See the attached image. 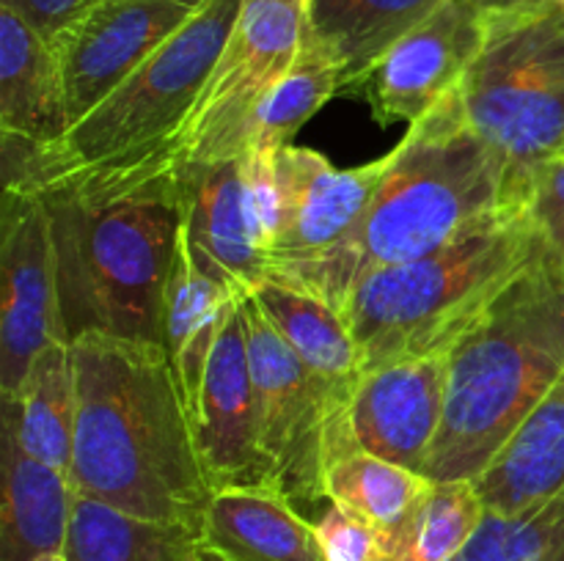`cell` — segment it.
<instances>
[{
	"mask_svg": "<svg viewBox=\"0 0 564 561\" xmlns=\"http://www.w3.org/2000/svg\"><path fill=\"white\" fill-rule=\"evenodd\" d=\"M564 377V273L549 251L446 352L444 421L424 476L474 482Z\"/></svg>",
	"mask_w": 564,
	"mask_h": 561,
	"instance_id": "5",
	"label": "cell"
},
{
	"mask_svg": "<svg viewBox=\"0 0 564 561\" xmlns=\"http://www.w3.org/2000/svg\"><path fill=\"white\" fill-rule=\"evenodd\" d=\"M444 402L446 352L364 372L347 413L352 449L424 476L444 421Z\"/></svg>",
	"mask_w": 564,
	"mask_h": 561,
	"instance_id": "16",
	"label": "cell"
},
{
	"mask_svg": "<svg viewBox=\"0 0 564 561\" xmlns=\"http://www.w3.org/2000/svg\"><path fill=\"white\" fill-rule=\"evenodd\" d=\"M562 154H564V152H562Z\"/></svg>",
	"mask_w": 564,
	"mask_h": 561,
	"instance_id": "38",
	"label": "cell"
},
{
	"mask_svg": "<svg viewBox=\"0 0 564 561\" xmlns=\"http://www.w3.org/2000/svg\"><path fill=\"white\" fill-rule=\"evenodd\" d=\"M182 229L196 262L235 295L268 278V242L248 198L242 160L174 165Z\"/></svg>",
	"mask_w": 564,
	"mask_h": 561,
	"instance_id": "15",
	"label": "cell"
},
{
	"mask_svg": "<svg viewBox=\"0 0 564 561\" xmlns=\"http://www.w3.org/2000/svg\"><path fill=\"white\" fill-rule=\"evenodd\" d=\"M207 0H108L53 44L69 121H80L149 55L163 47Z\"/></svg>",
	"mask_w": 564,
	"mask_h": 561,
	"instance_id": "13",
	"label": "cell"
},
{
	"mask_svg": "<svg viewBox=\"0 0 564 561\" xmlns=\"http://www.w3.org/2000/svg\"><path fill=\"white\" fill-rule=\"evenodd\" d=\"M235 292L207 273L180 231L163 300V346L174 363L187 416L202 391L209 355L237 302Z\"/></svg>",
	"mask_w": 564,
	"mask_h": 561,
	"instance_id": "21",
	"label": "cell"
},
{
	"mask_svg": "<svg viewBox=\"0 0 564 561\" xmlns=\"http://www.w3.org/2000/svg\"><path fill=\"white\" fill-rule=\"evenodd\" d=\"M430 479L367 451H345L325 471V498L375 528L389 531L430 487Z\"/></svg>",
	"mask_w": 564,
	"mask_h": 561,
	"instance_id": "27",
	"label": "cell"
},
{
	"mask_svg": "<svg viewBox=\"0 0 564 561\" xmlns=\"http://www.w3.org/2000/svg\"><path fill=\"white\" fill-rule=\"evenodd\" d=\"M306 42L308 0H242L224 53L176 138L174 165L242 157L259 105Z\"/></svg>",
	"mask_w": 564,
	"mask_h": 561,
	"instance_id": "9",
	"label": "cell"
},
{
	"mask_svg": "<svg viewBox=\"0 0 564 561\" xmlns=\"http://www.w3.org/2000/svg\"><path fill=\"white\" fill-rule=\"evenodd\" d=\"M452 561H564V498L518 515L485 512Z\"/></svg>",
	"mask_w": 564,
	"mask_h": 561,
	"instance_id": "29",
	"label": "cell"
},
{
	"mask_svg": "<svg viewBox=\"0 0 564 561\" xmlns=\"http://www.w3.org/2000/svg\"><path fill=\"white\" fill-rule=\"evenodd\" d=\"M53 226L66 339L105 333L163 344V300L182 231L174 170L39 196Z\"/></svg>",
	"mask_w": 564,
	"mask_h": 561,
	"instance_id": "4",
	"label": "cell"
},
{
	"mask_svg": "<svg viewBox=\"0 0 564 561\" xmlns=\"http://www.w3.org/2000/svg\"><path fill=\"white\" fill-rule=\"evenodd\" d=\"M317 537L328 561H372L378 548V531L361 517L347 512L345 506H325L323 517L317 522Z\"/></svg>",
	"mask_w": 564,
	"mask_h": 561,
	"instance_id": "31",
	"label": "cell"
},
{
	"mask_svg": "<svg viewBox=\"0 0 564 561\" xmlns=\"http://www.w3.org/2000/svg\"><path fill=\"white\" fill-rule=\"evenodd\" d=\"M251 295L308 372L323 380L341 405L350 407L364 369L356 339L341 314L312 292L270 278H264Z\"/></svg>",
	"mask_w": 564,
	"mask_h": 561,
	"instance_id": "24",
	"label": "cell"
},
{
	"mask_svg": "<svg viewBox=\"0 0 564 561\" xmlns=\"http://www.w3.org/2000/svg\"><path fill=\"white\" fill-rule=\"evenodd\" d=\"M237 306L251 358L270 487L297 509L328 501L325 471L336 457L352 451L347 427L350 407L308 372L251 292L237 297Z\"/></svg>",
	"mask_w": 564,
	"mask_h": 561,
	"instance_id": "8",
	"label": "cell"
},
{
	"mask_svg": "<svg viewBox=\"0 0 564 561\" xmlns=\"http://www.w3.org/2000/svg\"><path fill=\"white\" fill-rule=\"evenodd\" d=\"M444 0H308V42L339 66V97Z\"/></svg>",
	"mask_w": 564,
	"mask_h": 561,
	"instance_id": "22",
	"label": "cell"
},
{
	"mask_svg": "<svg viewBox=\"0 0 564 561\" xmlns=\"http://www.w3.org/2000/svg\"><path fill=\"white\" fill-rule=\"evenodd\" d=\"M545 251L529 207H516L430 256L364 273L339 308L361 369L449 352Z\"/></svg>",
	"mask_w": 564,
	"mask_h": 561,
	"instance_id": "6",
	"label": "cell"
},
{
	"mask_svg": "<svg viewBox=\"0 0 564 561\" xmlns=\"http://www.w3.org/2000/svg\"><path fill=\"white\" fill-rule=\"evenodd\" d=\"M77 383L72 341H55L36 355L14 394L3 396V432L25 454L69 476L75 451Z\"/></svg>",
	"mask_w": 564,
	"mask_h": 561,
	"instance_id": "23",
	"label": "cell"
},
{
	"mask_svg": "<svg viewBox=\"0 0 564 561\" xmlns=\"http://www.w3.org/2000/svg\"><path fill=\"white\" fill-rule=\"evenodd\" d=\"M330 97H339V66L306 42L292 69L259 105L246 152H275L286 146Z\"/></svg>",
	"mask_w": 564,
	"mask_h": 561,
	"instance_id": "28",
	"label": "cell"
},
{
	"mask_svg": "<svg viewBox=\"0 0 564 561\" xmlns=\"http://www.w3.org/2000/svg\"><path fill=\"white\" fill-rule=\"evenodd\" d=\"M529 215L564 273V154L540 165L532 176Z\"/></svg>",
	"mask_w": 564,
	"mask_h": 561,
	"instance_id": "30",
	"label": "cell"
},
{
	"mask_svg": "<svg viewBox=\"0 0 564 561\" xmlns=\"http://www.w3.org/2000/svg\"><path fill=\"white\" fill-rule=\"evenodd\" d=\"M94 3L97 0H0V6L17 11L50 44L69 33L94 9Z\"/></svg>",
	"mask_w": 564,
	"mask_h": 561,
	"instance_id": "32",
	"label": "cell"
},
{
	"mask_svg": "<svg viewBox=\"0 0 564 561\" xmlns=\"http://www.w3.org/2000/svg\"><path fill=\"white\" fill-rule=\"evenodd\" d=\"M485 512L474 482H433L397 526L378 534L372 561H452Z\"/></svg>",
	"mask_w": 564,
	"mask_h": 561,
	"instance_id": "26",
	"label": "cell"
},
{
	"mask_svg": "<svg viewBox=\"0 0 564 561\" xmlns=\"http://www.w3.org/2000/svg\"><path fill=\"white\" fill-rule=\"evenodd\" d=\"M77 383L69 482L77 495L202 534L213 487L169 350L152 341L72 339Z\"/></svg>",
	"mask_w": 564,
	"mask_h": 561,
	"instance_id": "1",
	"label": "cell"
},
{
	"mask_svg": "<svg viewBox=\"0 0 564 561\" xmlns=\"http://www.w3.org/2000/svg\"><path fill=\"white\" fill-rule=\"evenodd\" d=\"M474 487L496 515L564 498V377L474 479Z\"/></svg>",
	"mask_w": 564,
	"mask_h": 561,
	"instance_id": "19",
	"label": "cell"
},
{
	"mask_svg": "<svg viewBox=\"0 0 564 561\" xmlns=\"http://www.w3.org/2000/svg\"><path fill=\"white\" fill-rule=\"evenodd\" d=\"M191 427L213 493L229 487H270L259 438L257 388L237 302L209 355L202 391L191 410Z\"/></svg>",
	"mask_w": 564,
	"mask_h": 561,
	"instance_id": "14",
	"label": "cell"
},
{
	"mask_svg": "<svg viewBox=\"0 0 564 561\" xmlns=\"http://www.w3.org/2000/svg\"><path fill=\"white\" fill-rule=\"evenodd\" d=\"M66 341L53 226L33 193L3 190L0 234V394L20 388L42 350Z\"/></svg>",
	"mask_w": 564,
	"mask_h": 561,
	"instance_id": "11",
	"label": "cell"
},
{
	"mask_svg": "<svg viewBox=\"0 0 564 561\" xmlns=\"http://www.w3.org/2000/svg\"><path fill=\"white\" fill-rule=\"evenodd\" d=\"M99 3H108V0H97V3H94V6H99Z\"/></svg>",
	"mask_w": 564,
	"mask_h": 561,
	"instance_id": "37",
	"label": "cell"
},
{
	"mask_svg": "<svg viewBox=\"0 0 564 561\" xmlns=\"http://www.w3.org/2000/svg\"><path fill=\"white\" fill-rule=\"evenodd\" d=\"M69 127L58 53L17 11L0 6V132L50 146Z\"/></svg>",
	"mask_w": 564,
	"mask_h": 561,
	"instance_id": "17",
	"label": "cell"
},
{
	"mask_svg": "<svg viewBox=\"0 0 564 561\" xmlns=\"http://www.w3.org/2000/svg\"><path fill=\"white\" fill-rule=\"evenodd\" d=\"M75 487L64 471L33 460L3 432L0 561H39L64 553Z\"/></svg>",
	"mask_w": 564,
	"mask_h": 561,
	"instance_id": "20",
	"label": "cell"
},
{
	"mask_svg": "<svg viewBox=\"0 0 564 561\" xmlns=\"http://www.w3.org/2000/svg\"><path fill=\"white\" fill-rule=\"evenodd\" d=\"M474 3L482 9L485 16H499V14H510V11L529 9V6L543 3V0H474Z\"/></svg>",
	"mask_w": 564,
	"mask_h": 561,
	"instance_id": "33",
	"label": "cell"
},
{
	"mask_svg": "<svg viewBox=\"0 0 564 561\" xmlns=\"http://www.w3.org/2000/svg\"><path fill=\"white\" fill-rule=\"evenodd\" d=\"M551 3H556V6H562V9H564V0H551Z\"/></svg>",
	"mask_w": 564,
	"mask_h": 561,
	"instance_id": "36",
	"label": "cell"
},
{
	"mask_svg": "<svg viewBox=\"0 0 564 561\" xmlns=\"http://www.w3.org/2000/svg\"><path fill=\"white\" fill-rule=\"evenodd\" d=\"M488 16L474 0H444L400 38L347 97H364L380 127L413 124L455 91L482 50Z\"/></svg>",
	"mask_w": 564,
	"mask_h": 561,
	"instance_id": "12",
	"label": "cell"
},
{
	"mask_svg": "<svg viewBox=\"0 0 564 561\" xmlns=\"http://www.w3.org/2000/svg\"><path fill=\"white\" fill-rule=\"evenodd\" d=\"M516 207L529 204L512 193L505 160L471 127L457 86L386 154L383 176L352 240L301 289L339 311L369 270L430 256Z\"/></svg>",
	"mask_w": 564,
	"mask_h": 561,
	"instance_id": "2",
	"label": "cell"
},
{
	"mask_svg": "<svg viewBox=\"0 0 564 561\" xmlns=\"http://www.w3.org/2000/svg\"><path fill=\"white\" fill-rule=\"evenodd\" d=\"M279 182V226L268 253V278L301 289L334 262L367 215L386 157L358 168H336L314 148L273 152Z\"/></svg>",
	"mask_w": 564,
	"mask_h": 561,
	"instance_id": "10",
	"label": "cell"
},
{
	"mask_svg": "<svg viewBox=\"0 0 564 561\" xmlns=\"http://www.w3.org/2000/svg\"><path fill=\"white\" fill-rule=\"evenodd\" d=\"M39 561H66V556L64 553H53V556H44V559H39Z\"/></svg>",
	"mask_w": 564,
	"mask_h": 561,
	"instance_id": "35",
	"label": "cell"
},
{
	"mask_svg": "<svg viewBox=\"0 0 564 561\" xmlns=\"http://www.w3.org/2000/svg\"><path fill=\"white\" fill-rule=\"evenodd\" d=\"M202 542L229 561H328L317 526L270 487L215 490Z\"/></svg>",
	"mask_w": 564,
	"mask_h": 561,
	"instance_id": "18",
	"label": "cell"
},
{
	"mask_svg": "<svg viewBox=\"0 0 564 561\" xmlns=\"http://www.w3.org/2000/svg\"><path fill=\"white\" fill-rule=\"evenodd\" d=\"M242 0H207L61 141L3 135V190L121 185L174 170V143L235 28Z\"/></svg>",
	"mask_w": 564,
	"mask_h": 561,
	"instance_id": "3",
	"label": "cell"
},
{
	"mask_svg": "<svg viewBox=\"0 0 564 561\" xmlns=\"http://www.w3.org/2000/svg\"><path fill=\"white\" fill-rule=\"evenodd\" d=\"M202 534L180 522L127 515L75 493L66 561H198Z\"/></svg>",
	"mask_w": 564,
	"mask_h": 561,
	"instance_id": "25",
	"label": "cell"
},
{
	"mask_svg": "<svg viewBox=\"0 0 564 561\" xmlns=\"http://www.w3.org/2000/svg\"><path fill=\"white\" fill-rule=\"evenodd\" d=\"M463 110L505 160L529 204L532 176L564 152V9L543 0L488 16L482 50L460 82Z\"/></svg>",
	"mask_w": 564,
	"mask_h": 561,
	"instance_id": "7",
	"label": "cell"
},
{
	"mask_svg": "<svg viewBox=\"0 0 564 561\" xmlns=\"http://www.w3.org/2000/svg\"><path fill=\"white\" fill-rule=\"evenodd\" d=\"M198 561H229V559H226V556H220L215 548H209L207 542H202L198 544Z\"/></svg>",
	"mask_w": 564,
	"mask_h": 561,
	"instance_id": "34",
	"label": "cell"
}]
</instances>
